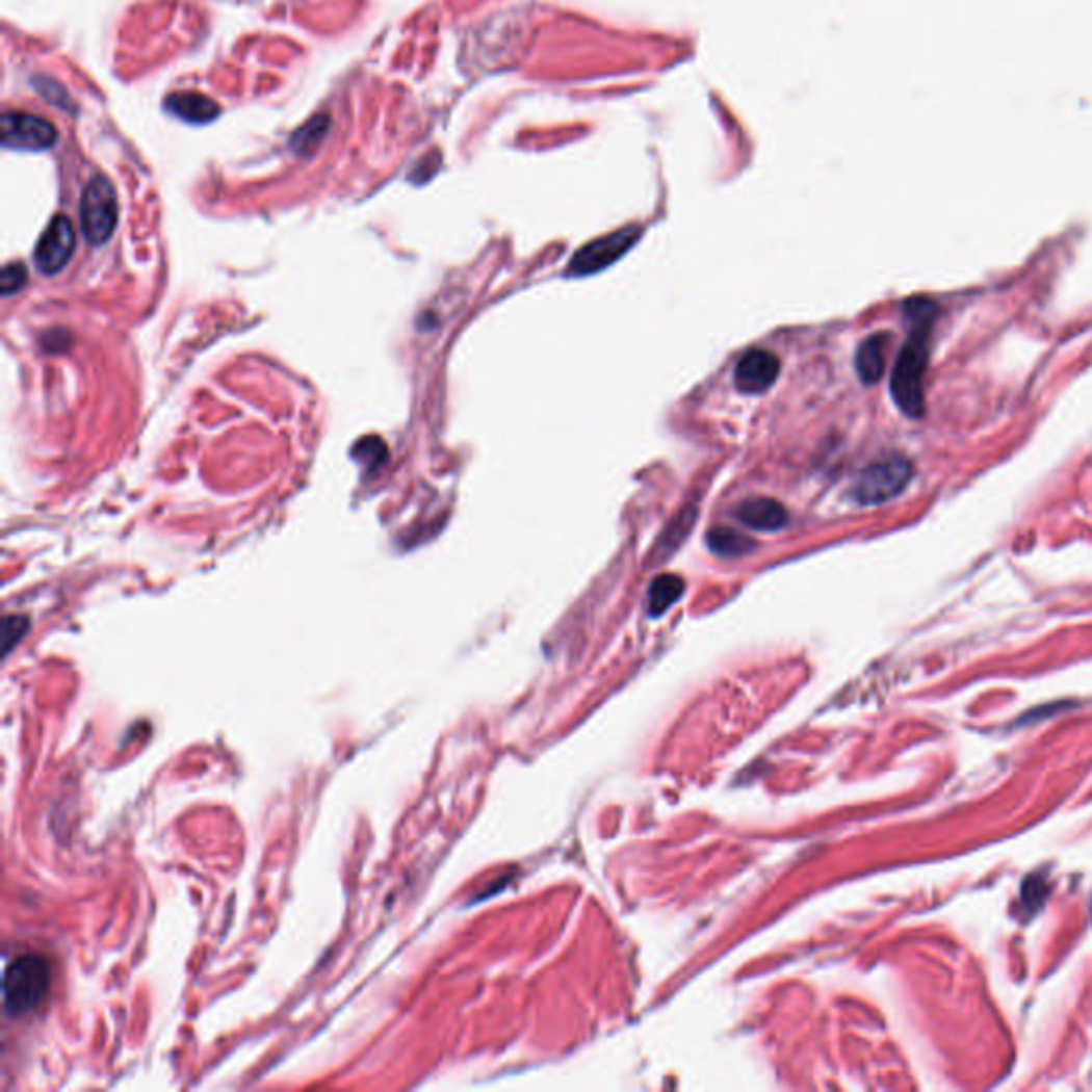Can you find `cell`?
I'll use <instances>...</instances> for the list:
<instances>
[{
  "instance_id": "cell-1",
  "label": "cell",
  "mask_w": 1092,
  "mask_h": 1092,
  "mask_svg": "<svg viewBox=\"0 0 1092 1092\" xmlns=\"http://www.w3.org/2000/svg\"><path fill=\"white\" fill-rule=\"evenodd\" d=\"M924 308H927V304H919V312L913 314L915 327L896 357L890 378V391L896 406L911 418H919L924 414V375H927L931 355V318L929 314H924Z\"/></svg>"
},
{
  "instance_id": "cell-2",
  "label": "cell",
  "mask_w": 1092,
  "mask_h": 1092,
  "mask_svg": "<svg viewBox=\"0 0 1092 1092\" xmlns=\"http://www.w3.org/2000/svg\"><path fill=\"white\" fill-rule=\"evenodd\" d=\"M52 984V967L48 958L24 954L14 958L3 978L5 1010L9 1016H26L44 1003Z\"/></svg>"
},
{
  "instance_id": "cell-3",
  "label": "cell",
  "mask_w": 1092,
  "mask_h": 1092,
  "mask_svg": "<svg viewBox=\"0 0 1092 1092\" xmlns=\"http://www.w3.org/2000/svg\"><path fill=\"white\" fill-rule=\"evenodd\" d=\"M913 476V466L907 457L888 454L873 461L866 466L854 483V499L864 506L870 503H884L894 499L909 485Z\"/></svg>"
},
{
  "instance_id": "cell-4",
  "label": "cell",
  "mask_w": 1092,
  "mask_h": 1092,
  "mask_svg": "<svg viewBox=\"0 0 1092 1092\" xmlns=\"http://www.w3.org/2000/svg\"><path fill=\"white\" fill-rule=\"evenodd\" d=\"M81 231L95 245L105 243L118 225V199L111 182L103 176H95L83 188L79 203Z\"/></svg>"
},
{
  "instance_id": "cell-5",
  "label": "cell",
  "mask_w": 1092,
  "mask_h": 1092,
  "mask_svg": "<svg viewBox=\"0 0 1092 1092\" xmlns=\"http://www.w3.org/2000/svg\"><path fill=\"white\" fill-rule=\"evenodd\" d=\"M639 237H641L639 227H625L610 235L594 239L592 243L582 245L572 257L566 276H574V278L594 276L610 267L615 261H619L625 255L629 248L636 243Z\"/></svg>"
},
{
  "instance_id": "cell-6",
  "label": "cell",
  "mask_w": 1092,
  "mask_h": 1092,
  "mask_svg": "<svg viewBox=\"0 0 1092 1092\" xmlns=\"http://www.w3.org/2000/svg\"><path fill=\"white\" fill-rule=\"evenodd\" d=\"M56 137H58L56 126L46 122L44 118L26 113V111H9L3 115L5 148L38 152V150L52 148L56 144Z\"/></svg>"
},
{
  "instance_id": "cell-7",
  "label": "cell",
  "mask_w": 1092,
  "mask_h": 1092,
  "mask_svg": "<svg viewBox=\"0 0 1092 1092\" xmlns=\"http://www.w3.org/2000/svg\"><path fill=\"white\" fill-rule=\"evenodd\" d=\"M75 250V229L67 216H56L41 235L34 261L46 276H54L67 267Z\"/></svg>"
},
{
  "instance_id": "cell-8",
  "label": "cell",
  "mask_w": 1092,
  "mask_h": 1092,
  "mask_svg": "<svg viewBox=\"0 0 1092 1092\" xmlns=\"http://www.w3.org/2000/svg\"><path fill=\"white\" fill-rule=\"evenodd\" d=\"M779 375V359L762 348H751L734 369V383L738 391L758 395L769 391Z\"/></svg>"
},
{
  "instance_id": "cell-9",
  "label": "cell",
  "mask_w": 1092,
  "mask_h": 1092,
  "mask_svg": "<svg viewBox=\"0 0 1092 1092\" xmlns=\"http://www.w3.org/2000/svg\"><path fill=\"white\" fill-rule=\"evenodd\" d=\"M734 517L747 527L760 531H777L789 523V513L777 499L771 497H751L738 503Z\"/></svg>"
},
{
  "instance_id": "cell-10",
  "label": "cell",
  "mask_w": 1092,
  "mask_h": 1092,
  "mask_svg": "<svg viewBox=\"0 0 1092 1092\" xmlns=\"http://www.w3.org/2000/svg\"><path fill=\"white\" fill-rule=\"evenodd\" d=\"M886 344L888 338L884 333H877L866 338L856 353V371L858 378L866 385L873 387L881 381V375L886 371Z\"/></svg>"
},
{
  "instance_id": "cell-11",
  "label": "cell",
  "mask_w": 1092,
  "mask_h": 1092,
  "mask_svg": "<svg viewBox=\"0 0 1092 1092\" xmlns=\"http://www.w3.org/2000/svg\"><path fill=\"white\" fill-rule=\"evenodd\" d=\"M166 109H170L172 113H176L178 118H182L186 122H194V124L212 122L220 113V107L212 99H207V97H203L199 93H176V95H172L170 99H166Z\"/></svg>"
},
{
  "instance_id": "cell-12",
  "label": "cell",
  "mask_w": 1092,
  "mask_h": 1092,
  "mask_svg": "<svg viewBox=\"0 0 1092 1092\" xmlns=\"http://www.w3.org/2000/svg\"><path fill=\"white\" fill-rule=\"evenodd\" d=\"M685 592V582L677 574H659L649 584L647 608L651 617H661L672 604H677Z\"/></svg>"
},
{
  "instance_id": "cell-13",
  "label": "cell",
  "mask_w": 1092,
  "mask_h": 1092,
  "mask_svg": "<svg viewBox=\"0 0 1092 1092\" xmlns=\"http://www.w3.org/2000/svg\"><path fill=\"white\" fill-rule=\"evenodd\" d=\"M694 519H696V506H685L675 519H672V523L664 529L661 538L657 540L655 551L651 553L655 562H666L672 553L679 549L687 531L694 527Z\"/></svg>"
},
{
  "instance_id": "cell-14",
  "label": "cell",
  "mask_w": 1092,
  "mask_h": 1092,
  "mask_svg": "<svg viewBox=\"0 0 1092 1092\" xmlns=\"http://www.w3.org/2000/svg\"><path fill=\"white\" fill-rule=\"evenodd\" d=\"M706 544L708 549L720 557H743L755 549L753 540L730 527L710 529L706 536Z\"/></svg>"
},
{
  "instance_id": "cell-15",
  "label": "cell",
  "mask_w": 1092,
  "mask_h": 1092,
  "mask_svg": "<svg viewBox=\"0 0 1092 1092\" xmlns=\"http://www.w3.org/2000/svg\"><path fill=\"white\" fill-rule=\"evenodd\" d=\"M26 280H28V271L22 263L5 265L3 274H0V288H3V295L5 297L14 295V292H18L24 286Z\"/></svg>"
},
{
  "instance_id": "cell-16",
  "label": "cell",
  "mask_w": 1092,
  "mask_h": 1092,
  "mask_svg": "<svg viewBox=\"0 0 1092 1092\" xmlns=\"http://www.w3.org/2000/svg\"><path fill=\"white\" fill-rule=\"evenodd\" d=\"M28 619L26 617H7L5 619V655L16 647V643L26 634Z\"/></svg>"
},
{
  "instance_id": "cell-17",
  "label": "cell",
  "mask_w": 1092,
  "mask_h": 1092,
  "mask_svg": "<svg viewBox=\"0 0 1092 1092\" xmlns=\"http://www.w3.org/2000/svg\"><path fill=\"white\" fill-rule=\"evenodd\" d=\"M355 457H359L361 461L371 459V468H373V459H375V457H381V459L387 457V446H385L381 440H378V438H373L371 450H365V446L359 442V444L355 446Z\"/></svg>"
}]
</instances>
